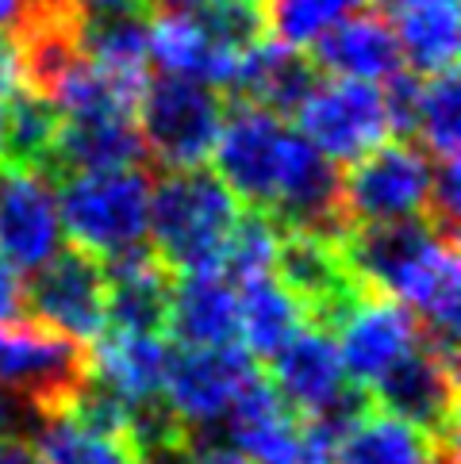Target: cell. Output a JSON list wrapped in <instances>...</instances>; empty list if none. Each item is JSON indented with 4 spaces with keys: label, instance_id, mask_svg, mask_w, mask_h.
I'll return each instance as SVG.
<instances>
[{
    "label": "cell",
    "instance_id": "cell-1",
    "mask_svg": "<svg viewBox=\"0 0 461 464\" xmlns=\"http://www.w3.org/2000/svg\"><path fill=\"white\" fill-rule=\"evenodd\" d=\"M239 200L211 169H162L146 204V238L173 276L220 273Z\"/></svg>",
    "mask_w": 461,
    "mask_h": 464
},
{
    "label": "cell",
    "instance_id": "cell-2",
    "mask_svg": "<svg viewBox=\"0 0 461 464\" xmlns=\"http://www.w3.org/2000/svg\"><path fill=\"white\" fill-rule=\"evenodd\" d=\"M62 235L93 257H115L135 250L146 238V204H151V169L74 173L54 188Z\"/></svg>",
    "mask_w": 461,
    "mask_h": 464
},
{
    "label": "cell",
    "instance_id": "cell-3",
    "mask_svg": "<svg viewBox=\"0 0 461 464\" xmlns=\"http://www.w3.org/2000/svg\"><path fill=\"white\" fill-rule=\"evenodd\" d=\"M139 139L162 169H201L220 142L227 96L189 77L154 73L139 92Z\"/></svg>",
    "mask_w": 461,
    "mask_h": 464
},
{
    "label": "cell",
    "instance_id": "cell-4",
    "mask_svg": "<svg viewBox=\"0 0 461 464\" xmlns=\"http://www.w3.org/2000/svg\"><path fill=\"white\" fill-rule=\"evenodd\" d=\"M93 372L89 345L35 319L0 323V392L24 414L65 411Z\"/></svg>",
    "mask_w": 461,
    "mask_h": 464
},
{
    "label": "cell",
    "instance_id": "cell-5",
    "mask_svg": "<svg viewBox=\"0 0 461 464\" xmlns=\"http://www.w3.org/2000/svg\"><path fill=\"white\" fill-rule=\"evenodd\" d=\"M457 357L442 353L423 334L411 350L366 388L373 411L419 430L438 450H457Z\"/></svg>",
    "mask_w": 461,
    "mask_h": 464
},
{
    "label": "cell",
    "instance_id": "cell-6",
    "mask_svg": "<svg viewBox=\"0 0 461 464\" xmlns=\"http://www.w3.org/2000/svg\"><path fill=\"white\" fill-rule=\"evenodd\" d=\"M258 361L239 342L216 345V350H185L177 345L166 361V395L170 411L181 419L192 445H220V426L235 407L239 392L258 376Z\"/></svg>",
    "mask_w": 461,
    "mask_h": 464
},
{
    "label": "cell",
    "instance_id": "cell-7",
    "mask_svg": "<svg viewBox=\"0 0 461 464\" xmlns=\"http://www.w3.org/2000/svg\"><path fill=\"white\" fill-rule=\"evenodd\" d=\"M27 314L81 345H93L108 330L104 319V265L77 246H58L20 285Z\"/></svg>",
    "mask_w": 461,
    "mask_h": 464
},
{
    "label": "cell",
    "instance_id": "cell-8",
    "mask_svg": "<svg viewBox=\"0 0 461 464\" xmlns=\"http://www.w3.org/2000/svg\"><path fill=\"white\" fill-rule=\"evenodd\" d=\"M273 276L300 304L304 319L327 334H335L346 314L369 295V288H361L346 265L342 242L304 235V230H281L273 254Z\"/></svg>",
    "mask_w": 461,
    "mask_h": 464
},
{
    "label": "cell",
    "instance_id": "cell-9",
    "mask_svg": "<svg viewBox=\"0 0 461 464\" xmlns=\"http://www.w3.org/2000/svg\"><path fill=\"white\" fill-rule=\"evenodd\" d=\"M435 161L411 142H381L342 177V208L350 227L427 215Z\"/></svg>",
    "mask_w": 461,
    "mask_h": 464
},
{
    "label": "cell",
    "instance_id": "cell-10",
    "mask_svg": "<svg viewBox=\"0 0 461 464\" xmlns=\"http://www.w3.org/2000/svg\"><path fill=\"white\" fill-rule=\"evenodd\" d=\"M289 139H292V127L285 120L250 104L227 101V120H223L216 150H211V161H216L211 173L223 180L227 192L239 204L254 211H270L277 180H281V169H285Z\"/></svg>",
    "mask_w": 461,
    "mask_h": 464
},
{
    "label": "cell",
    "instance_id": "cell-11",
    "mask_svg": "<svg viewBox=\"0 0 461 464\" xmlns=\"http://www.w3.org/2000/svg\"><path fill=\"white\" fill-rule=\"evenodd\" d=\"M292 120L296 130L335 165H354L388 135L381 89L366 81H319Z\"/></svg>",
    "mask_w": 461,
    "mask_h": 464
},
{
    "label": "cell",
    "instance_id": "cell-12",
    "mask_svg": "<svg viewBox=\"0 0 461 464\" xmlns=\"http://www.w3.org/2000/svg\"><path fill=\"white\" fill-rule=\"evenodd\" d=\"M104 265V319L112 334L166 338L177 276L154 257L151 246L115 254Z\"/></svg>",
    "mask_w": 461,
    "mask_h": 464
},
{
    "label": "cell",
    "instance_id": "cell-13",
    "mask_svg": "<svg viewBox=\"0 0 461 464\" xmlns=\"http://www.w3.org/2000/svg\"><path fill=\"white\" fill-rule=\"evenodd\" d=\"M62 246L54 185L43 173L0 165V257L12 273H35Z\"/></svg>",
    "mask_w": 461,
    "mask_h": 464
},
{
    "label": "cell",
    "instance_id": "cell-14",
    "mask_svg": "<svg viewBox=\"0 0 461 464\" xmlns=\"http://www.w3.org/2000/svg\"><path fill=\"white\" fill-rule=\"evenodd\" d=\"M220 445H230L246 464H304V419L285 407L270 376H254L239 392L220 426Z\"/></svg>",
    "mask_w": 461,
    "mask_h": 464
},
{
    "label": "cell",
    "instance_id": "cell-15",
    "mask_svg": "<svg viewBox=\"0 0 461 464\" xmlns=\"http://www.w3.org/2000/svg\"><path fill=\"white\" fill-rule=\"evenodd\" d=\"M338 361L350 384L369 388L388 364H397L419 342V323L404 304L369 292L335 330Z\"/></svg>",
    "mask_w": 461,
    "mask_h": 464
},
{
    "label": "cell",
    "instance_id": "cell-16",
    "mask_svg": "<svg viewBox=\"0 0 461 464\" xmlns=\"http://www.w3.org/2000/svg\"><path fill=\"white\" fill-rule=\"evenodd\" d=\"M323 81V73L316 70V62L304 58L292 46H281L273 39H261L254 51H246L230 73V85L223 89L227 101L250 104L285 120V115H296L300 104L308 101L316 85Z\"/></svg>",
    "mask_w": 461,
    "mask_h": 464
},
{
    "label": "cell",
    "instance_id": "cell-17",
    "mask_svg": "<svg viewBox=\"0 0 461 464\" xmlns=\"http://www.w3.org/2000/svg\"><path fill=\"white\" fill-rule=\"evenodd\" d=\"M311 62L319 73H335L338 81H366V85L404 70L397 31L381 8H361L323 31L311 43Z\"/></svg>",
    "mask_w": 461,
    "mask_h": 464
},
{
    "label": "cell",
    "instance_id": "cell-18",
    "mask_svg": "<svg viewBox=\"0 0 461 464\" xmlns=\"http://www.w3.org/2000/svg\"><path fill=\"white\" fill-rule=\"evenodd\" d=\"M270 364H273V376H270L273 392L281 395L285 407L292 414H300V419L319 414L331 400H338L346 384H350L342 372L335 338L311 323Z\"/></svg>",
    "mask_w": 461,
    "mask_h": 464
},
{
    "label": "cell",
    "instance_id": "cell-19",
    "mask_svg": "<svg viewBox=\"0 0 461 464\" xmlns=\"http://www.w3.org/2000/svg\"><path fill=\"white\" fill-rule=\"evenodd\" d=\"M397 31L400 54L411 73L435 77L454 70L457 62V0H377Z\"/></svg>",
    "mask_w": 461,
    "mask_h": 464
},
{
    "label": "cell",
    "instance_id": "cell-20",
    "mask_svg": "<svg viewBox=\"0 0 461 464\" xmlns=\"http://www.w3.org/2000/svg\"><path fill=\"white\" fill-rule=\"evenodd\" d=\"M151 165L146 146L135 130V120H101V123H62L54 154L43 177L62 180L74 173H108V169H139Z\"/></svg>",
    "mask_w": 461,
    "mask_h": 464
},
{
    "label": "cell",
    "instance_id": "cell-21",
    "mask_svg": "<svg viewBox=\"0 0 461 464\" xmlns=\"http://www.w3.org/2000/svg\"><path fill=\"white\" fill-rule=\"evenodd\" d=\"M166 334L185 350H216L239 338V300L235 285L220 273L181 276L173 288Z\"/></svg>",
    "mask_w": 461,
    "mask_h": 464
},
{
    "label": "cell",
    "instance_id": "cell-22",
    "mask_svg": "<svg viewBox=\"0 0 461 464\" xmlns=\"http://www.w3.org/2000/svg\"><path fill=\"white\" fill-rule=\"evenodd\" d=\"M151 65L158 73L189 77L211 89H227L239 58H230L223 46H216L189 15L177 12H154L151 15Z\"/></svg>",
    "mask_w": 461,
    "mask_h": 464
},
{
    "label": "cell",
    "instance_id": "cell-23",
    "mask_svg": "<svg viewBox=\"0 0 461 464\" xmlns=\"http://www.w3.org/2000/svg\"><path fill=\"white\" fill-rule=\"evenodd\" d=\"M235 300H239V338L242 350L254 361H273L285 345L308 326L300 304L277 285V276H254L235 285Z\"/></svg>",
    "mask_w": 461,
    "mask_h": 464
},
{
    "label": "cell",
    "instance_id": "cell-24",
    "mask_svg": "<svg viewBox=\"0 0 461 464\" xmlns=\"http://www.w3.org/2000/svg\"><path fill=\"white\" fill-rule=\"evenodd\" d=\"M89 353H93V376H101L112 392H120L127 407L162 395V380H166V361H170V345L162 338H135L104 330L89 345Z\"/></svg>",
    "mask_w": 461,
    "mask_h": 464
},
{
    "label": "cell",
    "instance_id": "cell-25",
    "mask_svg": "<svg viewBox=\"0 0 461 464\" xmlns=\"http://www.w3.org/2000/svg\"><path fill=\"white\" fill-rule=\"evenodd\" d=\"M81 58L101 70L146 85L151 77V15L123 12V15H81L77 24Z\"/></svg>",
    "mask_w": 461,
    "mask_h": 464
},
{
    "label": "cell",
    "instance_id": "cell-26",
    "mask_svg": "<svg viewBox=\"0 0 461 464\" xmlns=\"http://www.w3.org/2000/svg\"><path fill=\"white\" fill-rule=\"evenodd\" d=\"M58 127H62V115L54 111V104L46 96L15 85L8 96V111H5V150H0V165L43 173L54 154Z\"/></svg>",
    "mask_w": 461,
    "mask_h": 464
},
{
    "label": "cell",
    "instance_id": "cell-27",
    "mask_svg": "<svg viewBox=\"0 0 461 464\" xmlns=\"http://www.w3.org/2000/svg\"><path fill=\"white\" fill-rule=\"evenodd\" d=\"M27 419L35 422L31 450H35L39 464H135L127 441L93 434L70 411L27 414Z\"/></svg>",
    "mask_w": 461,
    "mask_h": 464
},
{
    "label": "cell",
    "instance_id": "cell-28",
    "mask_svg": "<svg viewBox=\"0 0 461 464\" xmlns=\"http://www.w3.org/2000/svg\"><path fill=\"white\" fill-rule=\"evenodd\" d=\"M438 445L381 411H369L338 441L331 464H431Z\"/></svg>",
    "mask_w": 461,
    "mask_h": 464
},
{
    "label": "cell",
    "instance_id": "cell-29",
    "mask_svg": "<svg viewBox=\"0 0 461 464\" xmlns=\"http://www.w3.org/2000/svg\"><path fill=\"white\" fill-rule=\"evenodd\" d=\"M411 139H419L427 150H431V161H457V146H461V85H457L454 70L423 77L416 130H411Z\"/></svg>",
    "mask_w": 461,
    "mask_h": 464
},
{
    "label": "cell",
    "instance_id": "cell-30",
    "mask_svg": "<svg viewBox=\"0 0 461 464\" xmlns=\"http://www.w3.org/2000/svg\"><path fill=\"white\" fill-rule=\"evenodd\" d=\"M373 0H261V15H266V31L273 43L281 46H311L323 31H331L338 20L369 8Z\"/></svg>",
    "mask_w": 461,
    "mask_h": 464
},
{
    "label": "cell",
    "instance_id": "cell-31",
    "mask_svg": "<svg viewBox=\"0 0 461 464\" xmlns=\"http://www.w3.org/2000/svg\"><path fill=\"white\" fill-rule=\"evenodd\" d=\"M277 238H281V227H277L266 211H254V208L239 211L235 230H230V242H227V254H223L220 276H227L230 285H242V280L273 273Z\"/></svg>",
    "mask_w": 461,
    "mask_h": 464
},
{
    "label": "cell",
    "instance_id": "cell-32",
    "mask_svg": "<svg viewBox=\"0 0 461 464\" xmlns=\"http://www.w3.org/2000/svg\"><path fill=\"white\" fill-rule=\"evenodd\" d=\"M419 92H423V77L419 73L397 70L392 77H385L381 104H385V120H388L392 135L411 139V130H416V111H419Z\"/></svg>",
    "mask_w": 461,
    "mask_h": 464
},
{
    "label": "cell",
    "instance_id": "cell-33",
    "mask_svg": "<svg viewBox=\"0 0 461 464\" xmlns=\"http://www.w3.org/2000/svg\"><path fill=\"white\" fill-rule=\"evenodd\" d=\"M77 15H123V12H146L154 15V0H58Z\"/></svg>",
    "mask_w": 461,
    "mask_h": 464
},
{
    "label": "cell",
    "instance_id": "cell-34",
    "mask_svg": "<svg viewBox=\"0 0 461 464\" xmlns=\"http://www.w3.org/2000/svg\"><path fill=\"white\" fill-rule=\"evenodd\" d=\"M15 89V62H12V46L0 35V150H5V111H8V96Z\"/></svg>",
    "mask_w": 461,
    "mask_h": 464
},
{
    "label": "cell",
    "instance_id": "cell-35",
    "mask_svg": "<svg viewBox=\"0 0 461 464\" xmlns=\"http://www.w3.org/2000/svg\"><path fill=\"white\" fill-rule=\"evenodd\" d=\"M15 311H20V280L8 269V261L0 257V323L15 319Z\"/></svg>",
    "mask_w": 461,
    "mask_h": 464
},
{
    "label": "cell",
    "instance_id": "cell-36",
    "mask_svg": "<svg viewBox=\"0 0 461 464\" xmlns=\"http://www.w3.org/2000/svg\"><path fill=\"white\" fill-rule=\"evenodd\" d=\"M43 0H0V35H12L15 27H20L31 12H35Z\"/></svg>",
    "mask_w": 461,
    "mask_h": 464
},
{
    "label": "cell",
    "instance_id": "cell-37",
    "mask_svg": "<svg viewBox=\"0 0 461 464\" xmlns=\"http://www.w3.org/2000/svg\"><path fill=\"white\" fill-rule=\"evenodd\" d=\"M0 464H39L24 434H0Z\"/></svg>",
    "mask_w": 461,
    "mask_h": 464
},
{
    "label": "cell",
    "instance_id": "cell-38",
    "mask_svg": "<svg viewBox=\"0 0 461 464\" xmlns=\"http://www.w3.org/2000/svg\"><path fill=\"white\" fill-rule=\"evenodd\" d=\"M192 464H246L230 445H192Z\"/></svg>",
    "mask_w": 461,
    "mask_h": 464
},
{
    "label": "cell",
    "instance_id": "cell-39",
    "mask_svg": "<svg viewBox=\"0 0 461 464\" xmlns=\"http://www.w3.org/2000/svg\"><path fill=\"white\" fill-rule=\"evenodd\" d=\"M20 414H24V407L12 403L8 395L0 392V434H15V422H20Z\"/></svg>",
    "mask_w": 461,
    "mask_h": 464
},
{
    "label": "cell",
    "instance_id": "cell-40",
    "mask_svg": "<svg viewBox=\"0 0 461 464\" xmlns=\"http://www.w3.org/2000/svg\"><path fill=\"white\" fill-rule=\"evenodd\" d=\"M431 464H457V450H435Z\"/></svg>",
    "mask_w": 461,
    "mask_h": 464
}]
</instances>
